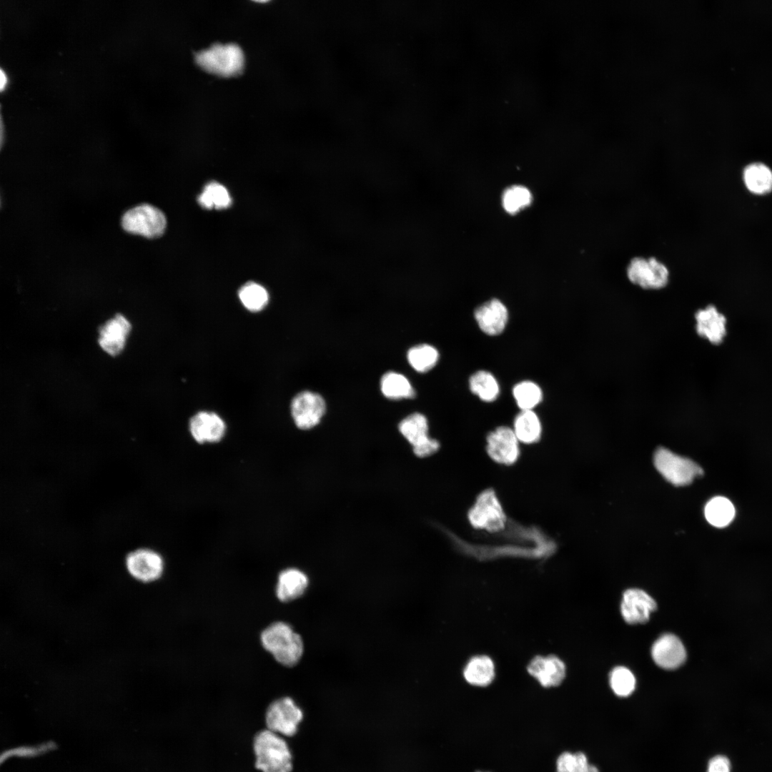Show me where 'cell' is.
<instances>
[{
	"mask_svg": "<svg viewBox=\"0 0 772 772\" xmlns=\"http://www.w3.org/2000/svg\"><path fill=\"white\" fill-rule=\"evenodd\" d=\"M254 768L261 772H292L294 755L287 739L267 728L258 731L252 742Z\"/></svg>",
	"mask_w": 772,
	"mask_h": 772,
	"instance_id": "cell-1",
	"label": "cell"
},
{
	"mask_svg": "<svg viewBox=\"0 0 772 772\" xmlns=\"http://www.w3.org/2000/svg\"><path fill=\"white\" fill-rule=\"evenodd\" d=\"M263 648L281 665L292 667L298 663L304 652L301 636L282 621L271 623L260 635Z\"/></svg>",
	"mask_w": 772,
	"mask_h": 772,
	"instance_id": "cell-2",
	"label": "cell"
},
{
	"mask_svg": "<svg viewBox=\"0 0 772 772\" xmlns=\"http://www.w3.org/2000/svg\"><path fill=\"white\" fill-rule=\"evenodd\" d=\"M197 64L208 73L222 77L239 74L244 67V54L234 44H217L196 54Z\"/></svg>",
	"mask_w": 772,
	"mask_h": 772,
	"instance_id": "cell-3",
	"label": "cell"
},
{
	"mask_svg": "<svg viewBox=\"0 0 772 772\" xmlns=\"http://www.w3.org/2000/svg\"><path fill=\"white\" fill-rule=\"evenodd\" d=\"M467 518L477 530L491 533L502 532L507 525V516L496 494L491 488L482 491L469 509Z\"/></svg>",
	"mask_w": 772,
	"mask_h": 772,
	"instance_id": "cell-4",
	"label": "cell"
},
{
	"mask_svg": "<svg viewBox=\"0 0 772 772\" xmlns=\"http://www.w3.org/2000/svg\"><path fill=\"white\" fill-rule=\"evenodd\" d=\"M303 718L302 708L288 696L274 699L264 712L266 728L287 738L297 735Z\"/></svg>",
	"mask_w": 772,
	"mask_h": 772,
	"instance_id": "cell-5",
	"label": "cell"
},
{
	"mask_svg": "<svg viewBox=\"0 0 772 772\" xmlns=\"http://www.w3.org/2000/svg\"><path fill=\"white\" fill-rule=\"evenodd\" d=\"M653 460L662 476L676 486L688 485L695 477L703 474V469L695 462L665 447H659L655 451Z\"/></svg>",
	"mask_w": 772,
	"mask_h": 772,
	"instance_id": "cell-6",
	"label": "cell"
},
{
	"mask_svg": "<svg viewBox=\"0 0 772 772\" xmlns=\"http://www.w3.org/2000/svg\"><path fill=\"white\" fill-rule=\"evenodd\" d=\"M122 226L129 233L155 238L164 232L167 220L160 209L149 204H142L124 214Z\"/></svg>",
	"mask_w": 772,
	"mask_h": 772,
	"instance_id": "cell-7",
	"label": "cell"
},
{
	"mask_svg": "<svg viewBox=\"0 0 772 772\" xmlns=\"http://www.w3.org/2000/svg\"><path fill=\"white\" fill-rule=\"evenodd\" d=\"M626 276L635 286L648 290H658L668 284L670 272L667 266L658 259L638 257L630 261Z\"/></svg>",
	"mask_w": 772,
	"mask_h": 772,
	"instance_id": "cell-8",
	"label": "cell"
},
{
	"mask_svg": "<svg viewBox=\"0 0 772 772\" xmlns=\"http://www.w3.org/2000/svg\"><path fill=\"white\" fill-rule=\"evenodd\" d=\"M519 442L513 428L500 426L488 434L486 452L495 462L510 466L520 457Z\"/></svg>",
	"mask_w": 772,
	"mask_h": 772,
	"instance_id": "cell-9",
	"label": "cell"
},
{
	"mask_svg": "<svg viewBox=\"0 0 772 772\" xmlns=\"http://www.w3.org/2000/svg\"><path fill=\"white\" fill-rule=\"evenodd\" d=\"M325 410L326 405L322 397L310 391L298 393L291 404L293 421L301 430H310L318 425Z\"/></svg>",
	"mask_w": 772,
	"mask_h": 772,
	"instance_id": "cell-10",
	"label": "cell"
},
{
	"mask_svg": "<svg viewBox=\"0 0 772 772\" xmlns=\"http://www.w3.org/2000/svg\"><path fill=\"white\" fill-rule=\"evenodd\" d=\"M126 567L136 580L150 583L162 575L164 561L158 552L149 548H139L127 555Z\"/></svg>",
	"mask_w": 772,
	"mask_h": 772,
	"instance_id": "cell-11",
	"label": "cell"
},
{
	"mask_svg": "<svg viewBox=\"0 0 772 772\" xmlns=\"http://www.w3.org/2000/svg\"><path fill=\"white\" fill-rule=\"evenodd\" d=\"M697 335L713 345L723 343L727 335V318L714 305H707L694 315Z\"/></svg>",
	"mask_w": 772,
	"mask_h": 772,
	"instance_id": "cell-12",
	"label": "cell"
},
{
	"mask_svg": "<svg viewBox=\"0 0 772 772\" xmlns=\"http://www.w3.org/2000/svg\"><path fill=\"white\" fill-rule=\"evenodd\" d=\"M189 430L193 440L198 444H214L223 439L227 426L217 413L200 411L189 420Z\"/></svg>",
	"mask_w": 772,
	"mask_h": 772,
	"instance_id": "cell-13",
	"label": "cell"
},
{
	"mask_svg": "<svg viewBox=\"0 0 772 772\" xmlns=\"http://www.w3.org/2000/svg\"><path fill=\"white\" fill-rule=\"evenodd\" d=\"M655 600L646 592L638 588L625 590L620 604L621 615L629 624L643 623L656 609Z\"/></svg>",
	"mask_w": 772,
	"mask_h": 772,
	"instance_id": "cell-14",
	"label": "cell"
},
{
	"mask_svg": "<svg viewBox=\"0 0 772 772\" xmlns=\"http://www.w3.org/2000/svg\"><path fill=\"white\" fill-rule=\"evenodd\" d=\"M651 655L654 662L667 670L676 669L684 663L686 650L681 640L673 634H663L653 643Z\"/></svg>",
	"mask_w": 772,
	"mask_h": 772,
	"instance_id": "cell-15",
	"label": "cell"
},
{
	"mask_svg": "<svg viewBox=\"0 0 772 772\" xmlns=\"http://www.w3.org/2000/svg\"><path fill=\"white\" fill-rule=\"evenodd\" d=\"M474 317L480 329L486 335L501 334L508 321L506 306L498 299H492L477 307Z\"/></svg>",
	"mask_w": 772,
	"mask_h": 772,
	"instance_id": "cell-16",
	"label": "cell"
},
{
	"mask_svg": "<svg viewBox=\"0 0 772 772\" xmlns=\"http://www.w3.org/2000/svg\"><path fill=\"white\" fill-rule=\"evenodd\" d=\"M131 330V325L122 315L109 320L99 330L98 342L107 354L115 356L124 349Z\"/></svg>",
	"mask_w": 772,
	"mask_h": 772,
	"instance_id": "cell-17",
	"label": "cell"
},
{
	"mask_svg": "<svg viewBox=\"0 0 772 772\" xmlns=\"http://www.w3.org/2000/svg\"><path fill=\"white\" fill-rule=\"evenodd\" d=\"M528 673L544 687L560 685L565 676L564 663L555 655L537 656L528 665Z\"/></svg>",
	"mask_w": 772,
	"mask_h": 772,
	"instance_id": "cell-18",
	"label": "cell"
},
{
	"mask_svg": "<svg viewBox=\"0 0 772 772\" xmlns=\"http://www.w3.org/2000/svg\"><path fill=\"white\" fill-rule=\"evenodd\" d=\"M309 585L307 575L296 568L282 570L277 577L275 593L282 602H290L301 597Z\"/></svg>",
	"mask_w": 772,
	"mask_h": 772,
	"instance_id": "cell-19",
	"label": "cell"
},
{
	"mask_svg": "<svg viewBox=\"0 0 772 772\" xmlns=\"http://www.w3.org/2000/svg\"><path fill=\"white\" fill-rule=\"evenodd\" d=\"M520 442L532 445L542 435L541 422L533 410H521L515 417L513 428Z\"/></svg>",
	"mask_w": 772,
	"mask_h": 772,
	"instance_id": "cell-20",
	"label": "cell"
},
{
	"mask_svg": "<svg viewBox=\"0 0 772 772\" xmlns=\"http://www.w3.org/2000/svg\"><path fill=\"white\" fill-rule=\"evenodd\" d=\"M467 682L475 686H487L495 677V666L492 659L486 655L472 658L464 669Z\"/></svg>",
	"mask_w": 772,
	"mask_h": 772,
	"instance_id": "cell-21",
	"label": "cell"
},
{
	"mask_svg": "<svg viewBox=\"0 0 772 772\" xmlns=\"http://www.w3.org/2000/svg\"><path fill=\"white\" fill-rule=\"evenodd\" d=\"M398 429L412 447L425 442L430 437L428 434V421L421 413L415 412L407 416L400 422Z\"/></svg>",
	"mask_w": 772,
	"mask_h": 772,
	"instance_id": "cell-22",
	"label": "cell"
},
{
	"mask_svg": "<svg viewBox=\"0 0 772 772\" xmlns=\"http://www.w3.org/2000/svg\"><path fill=\"white\" fill-rule=\"evenodd\" d=\"M704 514L707 521L716 528L729 525L735 516V508L727 498L716 496L706 505Z\"/></svg>",
	"mask_w": 772,
	"mask_h": 772,
	"instance_id": "cell-23",
	"label": "cell"
},
{
	"mask_svg": "<svg viewBox=\"0 0 772 772\" xmlns=\"http://www.w3.org/2000/svg\"><path fill=\"white\" fill-rule=\"evenodd\" d=\"M469 387L472 393L486 402L495 401L500 393V386L495 376L486 370L473 373L469 379Z\"/></svg>",
	"mask_w": 772,
	"mask_h": 772,
	"instance_id": "cell-24",
	"label": "cell"
},
{
	"mask_svg": "<svg viewBox=\"0 0 772 772\" xmlns=\"http://www.w3.org/2000/svg\"><path fill=\"white\" fill-rule=\"evenodd\" d=\"M743 179L746 187L752 193L763 194L772 189V172L761 163L747 166L743 172Z\"/></svg>",
	"mask_w": 772,
	"mask_h": 772,
	"instance_id": "cell-25",
	"label": "cell"
},
{
	"mask_svg": "<svg viewBox=\"0 0 772 772\" xmlns=\"http://www.w3.org/2000/svg\"><path fill=\"white\" fill-rule=\"evenodd\" d=\"M382 394L391 400L413 398L415 392L409 380L402 375L395 372L385 373L380 381Z\"/></svg>",
	"mask_w": 772,
	"mask_h": 772,
	"instance_id": "cell-26",
	"label": "cell"
},
{
	"mask_svg": "<svg viewBox=\"0 0 772 772\" xmlns=\"http://www.w3.org/2000/svg\"><path fill=\"white\" fill-rule=\"evenodd\" d=\"M513 395L521 410H533L543 400L541 388L530 380L517 383L513 388Z\"/></svg>",
	"mask_w": 772,
	"mask_h": 772,
	"instance_id": "cell-27",
	"label": "cell"
},
{
	"mask_svg": "<svg viewBox=\"0 0 772 772\" xmlns=\"http://www.w3.org/2000/svg\"><path fill=\"white\" fill-rule=\"evenodd\" d=\"M407 357L410 365L415 370L426 372L437 364L439 352L433 346L422 344L410 348Z\"/></svg>",
	"mask_w": 772,
	"mask_h": 772,
	"instance_id": "cell-28",
	"label": "cell"
},
{
	"mask_svg": "<svg viewBox=\"0 0 772 772\" xmlns=\"http://www.w3.org/2000/svg\"><path fill=\"white\" fill-rule=\"evenodd\" d=\"M199 204L205 209H225L230 206L232 199L227 189L221 184L212 182L207 184L198 197Z\"/></svg>",
	"mask_w": 772,
	"mask_h": 772,
	"instance_id": "cell-29",
	"label": "cell"
},
{
	"mask_svg": "<svg viewBox=\"0 0 772 772\" xmlns=\"http://www.w3.org/2000/svg\"><path fill=\"white\" fill-rule=\"evenodd\" d=\"M238 295L244 307L253 312L264 309L269 300V295L265 288L253 282L244 284L239 290Z\"/></svg>",
	"mask_w": 772,
	"mask_h": 772,
	"instance_id": "cell-30",
	"label": "cell"
},
{
	"mask_svg": "<svg viewBox=\"0 0 772 772\" xmlns=\"http://www.w3.org/2000/svg\"><path fill=\"white\" fill-rule=\"evenodd\" d=\"M532 199V194L528 188L521 185H513L503 192L502 203L508 213L514 214L529 206Z\"/></svg>",
	"mask_w": 772,
	"mask_h": 772,
	"instance_id": "cell-31",
	"label": "cell"
},
{
	"mask_svg": "<svg viewBox=\"0 0 772 772\" xmlns=\"http://www.w3.org/2000/svg\"><path fill=\"white\" fill-rule=\"evenodd\" d=\"M609 683L615 694L620 697H627L635 690L636 681L628 668L618 666L610 672Z\"/></svg>",
	"mask_w": 772,
	"mask_h": 772,
	"instance_id": "cell-32",
	"label": "cell"
},
{
	"mask_svg": "<svg viewBox=\"0 0 772 772\" xmlns=\"http://www.w3.org/2000/svg\"><path fill=\"white\" fill-rule=\"evenodd\" d=\"M589 763L586 756L581 752L562 753L556 761L557 772H585Z\"/></svg>",
	"mask_w": 772,
	"mask_h": 772,
	"instance_id": "cell-33",
	"label": "cell"
},
{
	"mask_svg": "<svg viewBox=\"0 0 772 772\" xmlns=\"http://www.w3.org/2000/svg\"><path fill=\"white\" fill-rule=\"evenodd\" d=\"M440 444L435 438L430 437L425 442L413 447L412 452L417 457H428L434 455L440 449Z\"/></svg>",
	"mask_w": 772,
	"mask_h": 772,
	"instance_id": "cell-34",
	"label": "cell"
},
{
	"mask_svg": "<svg viewBox=\"0 0 772 772\" xmlns=\"http://www.w3.org/2000/svg\"><path fill=\"white\" fill-rule=\"evenodd\" d=\"M707 772H731L728 758L721 755L714 756L708 762Z\"/></svg>",
	"mask_w": 772,
	"mask_h": 772,
	"instance_id": "cell-35",
	"label": "cell"
},
{
	"mask_svg": "<svg viewBox=\"0 0 772 772\" xmlns=\"http://www.w3.org/2000/svg\"><path fill=\"white\" fill-rule=\"evenodd\" d=\"M49 748H50L47 747L46 745V746H41L36 747V748L35 747L34 748L29 747L28 748H19L17 750H12V751H7L6 753V754H5L6 755L5 758L8 757L9 756H11V755H16V756L18 755V756H34V755H36V754H39V753H41V752L45 751L46 749H49Z\"/></svg>",
	"mask_w": 772,
	"mask_h": 772,
	"instance_id": "cell-36",
	"label": "cell"
},
{
	"mask_svg": "<svg viewBox=\"0 0 772 772\" xmlns=\"http://www.w3.org/2000/svg\"><path fill=\"white\" fill-rule=\"evenodd\" d=\"M9 84H10V78H9L7 72L2 67H1V69H0V89H1V91L3 92L4 91H5L7 89V87L9 86Z\"/></svg>",
	"mask_w": 772,
	"mask_h": 772,
	"instance_id": "cell-37",
	"label": "cell"
},
{
	"mask_svg": "<svg viewBox=\"0 0 772 772\" xmlns=\"http://www.w3.org/2000/svg\"><path fill=\"white\" fill-rule=\"evenodd\" d=\"M585 772H599V771L595 766L589 764Z\"/></svg>",
	"mask_w": 772,
	"mask_h": 772,
	"instance_id": "cell-38",
	"label": "cell"
},
{
	"mask_svg": "<svg viewBox=\"0 0 772 772\" xmlns=\"http://www.w3.org/2000/svg\"><path fill=\"white\" fill-rule=\"evenodd\" d=\"M476 772H485V771H476Z\"/></svg>",
	"mask_w": 772,
	"mask_h": 772,
	"instance_id": "cell-39",
	"label": "cell"
}]
</instances>
